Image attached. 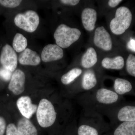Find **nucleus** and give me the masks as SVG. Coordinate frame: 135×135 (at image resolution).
Instances as JSON below:
<instances>
[{"instance_id": "nucleus-20", "label": "nucleus", "mask_w": 135, "mask_h": 135, "mask_svg": "<svg viewBox=\"0 0 135 135\" xmlns=\"http://www.w3.org/2000/svg\"><path fill=\"white\" fill-rule=\"evenodd\" d=\"M27 40L22 34H16L12 42V48L16 52L21 53L26 49Z\"/></svg>"}, {"instance_id": "nucleus-30", "label": "nucleus", "mask_w": 135, "mask_h": 135, "mask_svg": "<svg viewBox=\"0 0 135 135\" xmlns=\"http://www.w3.org/2000/svg\"><path fill=\"white\" fill-rule=\"evenodd\" d=\"M122 1L120 0H110L108 2V5L111 7L114 8Z\"/></svg>"}, {"instance_id": "nucleus-8", "label": "nucleus", "mask_w": 135, "mask_h": 135, "mask_svg": "<svg viewBox=\"0 0 135 135\" xmlns=\"http://www.w3.org/2000/svg\"><path fill=\"white\" fill-rule=\"evenodd\" d=\"M62 49L57 44H49L44 47L42 51L41 57L45 62L60 60L64 57Z\"/></svg>"}, {"instance_id": "nucleus-12", "label": "nucleus", "mask_w": 135, "mask_h": 135, "mask_svg": "<svg viewBox=\"0 0 135 135\" xmlns=\"http://www.w3.org/2000/svg\"><path fill=\"white\" fill-rule=\"evenodd\" d=\"M118 97L116 92L106 89H100L97 92V100L100 103L106 104L113 103L118 101Z\"/></svg>"}, {"instance_id": "nucleus-3", "label": "nucleus", "mask_w": 135, "mask_h": 135, "mask_svg": "<svg viewBox=\"0 0 135 135\" xmlns=\"http://www.w3.org/2000/svg\"><path fill=\"white\" fill-rule=\"evenodd\" d=\"M36 112L37 121L42 127H49L55 123L56 113L53 105L47 99L41 100Z\"/></svg>"}, {"instance_id": "nucleus-19", "label": "nucleus", "mask_w": 135, "mask_h": 135, "mask_svg": "<svg viewBox=\"0 0 135 135\" xmlns=\"http://www.w3.org/2000/svg\"><path fill=\"white\" fill-rule=\"evenodd\" d=\"M114 89L117 94L123 95L130 92L132 89V84L127 80L118 78L114 81Z\"/></svg>"}, {"instance_id": "nucleus-27", "label": "nucleus", "mask_w": 135, "mask_h": 135, "mask_svg": "<svg viewBox=\"0 0 135 135\" xmlns=\"http://www.w3.org/2000/svg\"><path fill=\"white\" fill-rule=\"evenodd\" d=\"M6 128V121L4 118L0 116V135H4Z\"/></svg>"}, {"instance_id": "nucleus-7", "label": "nucleus", "mask_w": 135, "mask_h": 135, "mask_svg": "<svg viewBox=\"0 0 135 135\" xmlns=\"http://www.w3.org/2000/svg\"><path fill=\"white\" fill-rule=\"evenodd\" d=\"M26 76L22 70L17 69L12 74L8 89L15 95H19L24 91Z\"/></svg>"}, {"instance_id": "nucleus-29", "label": "nucleus", "mask_w": 135, "mask_h": 135, "mask_svg": "<svg viewBox=\"0 0 135 135\" xmlns=\"http://www.w3.org/2000/svg\"><path fill=\"white\" fill-rule=\"evenodd\" d=\"M127 47L131 51L135 52V40L131 38L127 44Z\"/></svg>"}, {"instance_id": "nucleus-5", "label": "nucleus", "mask_w": 135, "mask_h": 135, "mask_svg": "<svg viewBox=\"0 0 135 135\" xmlns=\"http://www.w3.org/2000/svg\"><path fill=\"white\" fill-rule=\"evenodd\" d=\"M0 63L2 67L11 72L15 71L18 64V57L16 51L8 44L3 47L0 55Z\"/></svg>"}, {"instance_id": "nucleus-6", "label": "nucleus", "mask_w": 135, "mask_h": 135, "mask_svg": "<svg viewBox=\"0 0 135 135\" xmlns=\"http://www.w3.org/2000/svg\"><path fill=\"white\" fill-rule=\"evenodd\" d=\"M94 42L96 46L108 51L112 48V42L110 34L103 26L98 27L95 31Z\"/></svg>"}, {"instance_id": "nucleus-2", "label": "nucleus", "mask_w": 135, "mask_h": 135, "mask_svg": "<svg viewBox=\"0 0 135 135\" xmlns=\"http://www.w3.org/2000/svg\"><path fill=\"white\" fill-rule=\"evenodd\" d=\"M132 20V13L128 8L125 7L118 8L116 11L115 17L110 23L111 31L116 35L122 34L130 26Z\"/></svg>"}, {"instance_id": "nucleus-10", "label": "nucleus", "mask_w": 135, "mask_h": 135, "mask_svg": "<svg viewBox=\"0 0 135 135\" xmlns=\"http://www.w3.org/2000/svg\"><path fill=\"white\" fill-rule=\"evenodd\" d=\"M18 60L22 65L35 66L40 64L41 59L36 51L26 48L20 53L18 56Z\"/></svg>"}, {"instance_id": "nucleus-24", "label": "nucleus", "mask_w": 135, "mask_h": 135, "mask_svg": "<svg viewBox=\"0 0 135 135\" xmlns=\"http://www.w3.org/2000/svg\"><path fill=\"white\" fill-rule=\"evenodd\" d=\"M22 1L18 0H0V4L8 8H15L18 7Z\"/></svg>"}, {"instance_id": "nucleus-28", "label": "nucleus", "mask_w": 135, "mask_h": 135, "mask_svg": "<svg viewBox=\"0 0 135 135\" xmlns=\"http://www.w3.org/2000/svg\"><path fill=\"white\" fill-rule=\"evenodd\" d=\"M60 2L64 5L75 6L80 1L78 0H61Z\"/></svg>"}, {"instance_id": "nucleus-18", "label": "nucleus", "mask_w": 135, "mask_h": 135, "mask_svg": "<svg viewBox=\"0 0 135 135\" xmlns=\"http://www.w3.org/2000/svg\"><path fill=\"white\" fill-rule=\"evenodd\" d=\"M97 79L93 71L89 70L84 73L82 80V86L85 90H89L95 86Z\"/></svg>"}, {"instance_id": "nucleus-25", "label": "nucleus", "mask_w": 135, "mask_h": 135, "mask_svg": "<svg viewBox=\"0 0 135 135\" xmlns=\"http://www.w3.org/2000/svg\"><path fill=\"white\" fill-rule=\"evenodd\" d=\"M12 72L9 70L2 67L0 68V78L5 81H8L11 79Z\"/></svg>"}, {"instance_id": "nucleus-11", "label": "nucleus", "mask_w": 135, "mask_h": 135, "mask_svg": "<svg viewBox=\"0 0 135 135\" xmlns=\"http://www.w3.org/2000/svg\"><path fill=\"white\" fill-rule=\"evenodd\" d=\"M81 17L84 29L88 31H91L95 29L97 20L95 10L90 8L84 9L81 13Z\"/></svg>"}, {"instance_id": "nucleus-22", "label": "nucleus", "mask_w": 135, "mask_h": 135, "mask_svg": "<svg viewBox=\"0 0 135 135\" xmlns=\"http://www.w3.org/2000/svg\"><path fill=\"white\" fill-rule=\"evenodd\" d=\"M78 135H98L97 130L94 128L88 125H83L78 129Z\"/></svg>"}, {"instance_id": "nucleus-23", "label": "nucleus", "mask_w": 135, "mask_h": 135, "mask_svg": "<svg viewBox=\"0 0 135 135\" xmlns=\"http://www.w3.org/2000/svg\"><path fill=\"white\" fill-rule=\"evenodd\" d=\"M126 70L128 73L135 77V56L130 54L126 62Z\"/></svg>"}, {"instance_id": "nucleus-9", "label": "nucleus", "mask_w": 135, "mask_h": 135, "mask_svg": "<svg viewBox=\"0 0 135 135\" xmlns=\"http://www.w3.org/2000/svg\"><path fill=\"white\" fill-rule=\"evenodd\" d=\"M17 105L21 114L28 119L31 118L38 109L36 105L32 103L31 98L27 96L20 97L17 101Z\"/></svg>"}, {"instance_id": "nucleus-17", "label": "nucleus", "mask_w": 135, "mask_h": 135, "mask_svg": "<svg viewBox=\"0 0 135 135\" xmlns=\"http://www.w3.org/2000/svg\"><path fill=\"white\" fill-rule=\"evenodd\" d=\"M114 135H135V122H124L116 129Z\"/></svg>"}, {"instance_id": "nucleus-1", "label": "nucleus", "mask_w": 135, "mask_h": 135, "mask_svg": "<svg viewBox=\"0 0 135 135\" xmlns=\"http://www.w3.org/2000/svg\"><path fill=\"white\" fill-rule=\"evenodd\" d=\"M81 35V32L79 29L62 24L56 29L54 38L57 46L61 48L66 49L77 41Z\"/></svg>"}, {"instance_id": "nucleus-13", "label": "nucleus", "mask_w": 135, "mask_h": 135, "mask_svg": "<svg viewBox=\"0 0 135 135\" xmlns=\"http://www.w3.org/2000/svg\"><path fill=\"white\" fill-rule=\"evenodd\" d=\"M17 129L21 135H38V131L29 119L23 117L17 123Z\"/></svg>"}, {"instance_id": "nucleus-26", "label": "nucleus", "mask_w": 135, "mask_h": 135, "mask_svg": "<svg viewBox=\"0 0 135 135\" xmlns=\"http://www.w3.org/2000/svg\"><path fill=\"white\" fill-rule=\"evenodd\" d=\"M6 135H21L17 128L13 123H10L6 128Z\"/></svg>"}, {"instance_id": "nucleus-4", "label": "nucleus", "mask_w": 135, "mask_h": 135, "mask_svg": "<svg viewBox=\"0 0 135 135\" xmlns=\"http://www.w3.org/2000/svg\"><path fill=\"white\" fill-rule=\"evenodd\" d=\"M14 22L20 29L28 32H33L38 26L40 18L35 11L30 10L16 15Z\"/></svg>"}, {"instance_id": "nucleus-21", "label": "nucleus", "mask_w": 135, "mask_h": 135, "mask_svg": "<svg viewBox=\"0 0 135 135\" xmlns=\"http://www.w3.org/2000/svg\"><path fill=\"white\" fill-rule=\"evenodd\" d=\"M82 73V70L79 68H73L63 75L61 77V82L65 85L71 83Z\"/></svg>"}, {"instance_id": "nucleus-14", "label": "nucleus", "mask_w": 135, "mask_h": 135, "mask_svg": "<svg viewBox=\"0 0 135 135\" xmlns=\"http://www.w3.org/2000/svg\"><path fill=\"white\" fill-rule=\"evenodd\" d=\"M124 59L121 56H117L114 58L105 57L101 62L103 67L112 70H121L124 67Z\"/></svg>"}, {"instance_id": "nucleus-15", "label": "nucleus", "mask_w": 135, "mask_h": 135, "mask_svg": "<svg viewBox=\"0 0 135 135\" xmlns=\"http://www.w3.org/2000/svg\"><path fill=\"white\" fill-rule=\"evenodd\" d=\"M97 55L94 48L90 47L87 49L83 56L81 60V65L85 68L93 67L97 62Z\"/></svg>"}, {"instance_id": "nucleus-16", "label": "nucleus", "mask_w": 135, "mask_h": 135, "mask_svg": "<svg viewBox=\"0 0 135 135\" xmlns=\"http://www.w3.org/2000/svg\"><path fill=\"white\" fill-rule=\"evenodd\" d=\"M118 119L122 122H135V107L126 106L120 110Z\"/></svg>"}]
</instances>
